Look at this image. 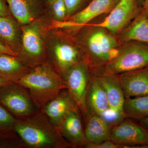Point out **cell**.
Segmentation results:
<instances>
[{
    "mask_svg": "<svg viewBox=\"0 0 148 148\" xmlns=\"http://www.w3.org/2000/svg\"><path fill=\"white\" fill-rule=\"evenodd\" d=\"M79 29L76 41L90 71L103 68L115 57L121 44L118 36L93 24Z\"/></svg>",
    "mask_w": 148,
    "mask_h": 148,
    "instance_id": "cell-1",
    "label": "cell"
},
{
    "mask_svg": "<svg viewBox=\"0 0 148 148\" xmlns=\"http://www.w3.org/2000/svg\"><path fill=\"white\" fill-rule=\"evenodd\" d=\"M14 129L25 148H71L62 137L59 128L40 110L31 116L17 119Z\"/></svg>",
    "mask_w": 148,
    "mask_h": 148,
    "instance_id": "cell-2",
    "label": "cell"
},
{
    "mask_svg": "<svg viewBox=\"0 0 148 148\" xmlns=\"http://www.w3.org/2000/svg\"><path fill=\"white\" fill-rule=\"evenodd\" d=\"M17 83L26 88L38 109L67 88L64 79L48 64L32 68Z\"/></svg>",
    "mask_w": 148,
    "mask_h": 148,
    "instance_id": "cell-3",
    "label": "cell"
},
{
    "mask_svg": "<svg viewBox=\"0 0 148 148\" xmlns=\"http://www.w3.org/2000/svg\"><path fill=\"white\" fill-rule=\"evenodd\" d=\"M148 65V43L129 41L121 43L115 57L103 68L119 75Z\"/></svg>",
    "mask_w": 148,
    "mask_h": 148,
    "instance_id": "cell-4",
    "label": "cell"
},
{
    "mask_svg": "<svg viewBox=\"0 0 148 148\" xmlns=\"http://www.w3.org/2000/svg\"><path fill=\"white\" fill-rule=\"evenodd\" d=\"M0 104L17 119L31 116L40 110L26 88L9 82L0 88Z\"/></svg>",
    "mask_w": 148,
    "mask_h": 148,
    "instance_id": "cell-5",
    "label": "cell"
},
{
    "mask_svg": "<svg viewBox=\"0 0 148 148\" xmlns=\"http://www.w3.org/2000/svg\"><path fill=\"white\" fill-rule=\"evenodd\" d=\"M90 74V68L83 59L69 69L63 77L67 89L78 106L84 119L88 115L85 100Z\"/></svg>",
    "mask_w": 148,
    "mask_h": 148,
    "instance_id": "cell-6",
    "label": "cell"
},
{
    "mask_svg": "<svg viewBox=\"0 0 148 148\" xmlns=\"http://www.w3.org/2000/svg\"><path fill=\"white\" fill-rule=\"evenodd\" d=\"M110 140L120 148H148V130L125 119L112 128Z\"/></svg>",
    "mask_w": 148,
    "mask_h": 148,
    "instance_id": "cell-7",
    "label": "cell"
},
{
    "mask_svg": "<svg viewBox=\"0 0 148 148\" xmlns=\"http://www.w3.org/2000/svg\"><path fill=\"white\" fill-rule=\"evenodd\" d=\"M23 51L18 58L26 66L33 68L46 63V56L39 28L31 24L23 29Z\"/></svg>",
    "mask_w": 148,
    "mask_h": 148,
    "instance_id": "cell-8",
    "label": "cell"
},
{
    "mask_svg": "<svg viewBox=\"0 0 148 148\" xmlns=\"http://www.w3.org/2000/svg\"><path fill=\"white\" fill-rule=\"evenodd\" d=\"M66 39L57 42L51 53L50 63L47 64L63 78L69 69L84 59L76 41Z\"/></svg>",
    "mask_w": 148,
    "mask_h": 148,
    "instance_id": "cell-9",
    "label": "cell"
},
{
    "mask_svg": "<svg viewBox=\"0 0 148 148\" xmlns=\"http://www.w3.org/2000/svg\"><path fill=\"white\" fill-rule=\"evenodd\" d=\"M142 7L138 0H119L103 21L93 24L104 27L118 36L135 18Z\"/></svg>",
    "mask_w": 148,
    "mask_h": 148,
    "instance_id": "cell-10",
    "label": "cell"
},
{
    "mask_svg": "<svg viewBox=\"0 0 148 148\" xmlns=\"http://www.w3.org/2000/svg\"><path fill=\"white\" fill-rule=\"evenodd\" d=\"M91 72L98 78L106 90L109 110L125 118L123 112L125 98L119 75L107 71L103 68Z\"/></svg>",
    "mask_w": 148,
    "mask_h": 148,
    "instance_id": "cell-11",
    "label": "cell"
},
{
    "mask_svg": "<svg viewBox=\"0 0 148 148\" xmlns=\"http://www.w3.org/2000/svg\"><path fill=\"white\" fill-rule=\"evenodd\" d=\"M78 109L69 90L65 88L46 103L40 111L52 124L58 127L70 112Z\"/></svg>",
    "mask_w": 148,
    "mask_h": 148,
    "instance_id": "cell-12",
    "label": "cell"
},
{
    "mask_svg": "<svg viewBox=\"0 0 148 148\" xmlns=\"http://www.w3.org/2000/svg\"><path fill=\"white\" fill-rule=\"evenodd\" d=\"M119 0H92L85 7L62 22L65 28L79 29L94 18L109 13Z\"/></svg>",
    "mask_w": 148,
    "mask_h": 148,
    "instance_id": "cell-13",
    "label": "cell"
},
{
    "mask_svg": "<svg viewBox=\"0 0 148 148\" xmlns=\"http://www.w3.org/2000/svg\"><path fill=\"white\" fill-rule=\"evenodd\" d=\"M79 109L70 112L59 126L62 137L71 148H84L89 143L85 134Z\"/></svg>",
    "mask_w": 148,
    "mask_h": 148,
    "instance_id": "cell-14",
    "label": "cell"
},
{
    "mask_svg": "<svg viewBox=\"0 0 148 148\" xmlns=\"http://www.w3.org/2000/svg\"><path fill=\"white\" fill-rule=\"evenodd\" d=\"M119 76L125 98L148 95V65Z\"/></svg>",
    "mask_w": 148,
    "mask_h": 148,
    "instance_id": "cell-15",
    "label": "cell"
},
{
    "mask_svg": "<svg viewBox=\"0 0 148 148\" xmlns=\"http://www.w3.org/2000/svg\"><path fill=\"white\" fill-rule=\"evenodd\" d=\"M85 103L88 114L101 116L109 108L106 90L98 78L91 72Z\"/></svg>",
    "mask_w": 148,
    "mask_h": 148,
    "instance_id": "cell-16",
    "label": "cell"
},
{
    "mask_svg": "<svg viewBox=\"0 0 148 148\" xmlns=\"http://www.w3.org/2000/svg\"><path fill=\"white\" fill-rule=\"evenodd\" d=\"M118 37L121 43L129 41L148 43V15L143 7Z\"/></svg>",
    "mask_w": 148,
    "mask_h": 148,
    "instance_id": "cell-17",
    "label": "cell"
},
{
    "mask_svg": "<svg viewBox=\"0 0 148 148\" xmlns=\"http://www.w3.org/2000/svg\"><path fill=\"white\" fill-rule=\"evenodd\" d=\"M84 120L85 134L89 143L99 144L110 140L112 127L101 116L88 114Z\"/></svg>",
    "mask_w": 148,
    "mask_h": 148,
    "instance_id": "cell-18",
    "label": "cell"
},
{
    "mask_svg": "<svg viewBox=\"0 0 148 148\" xmlns=\"http://www.w3.org/2000/svg\"><path fill=\"white\" fill-rule=\"evenodd\" d=\"M9 9L16 20L22 24H30L34 13L41 9L45 0H6Z\"/></svg>",
    "mask_w": 148,
    "mask_h": 148,
    "instance_id": "cell-19",
    "label": "cell"
},
{
    "mask_svg": "<svg viewBox=\"0 0 148 148\" xmlns=\"http://www.w3.org/2000/svg\"><path fill=\"white\" fill-rule=\"evenodd\" d=\"M30 70L16 56L0 54V77L7 81L17 83Z\"/></svg>",
    "mask_w": 148,
    "mask_h": 148,
    "instance_id": "cell-20",
    "label": "cell"
},
{
    "mask_svg": "<svg viewBox=\"0 0 148 148\" xmlns=\"http://www.w3.org/2000/svg\"><path fill=\"white\" fill-rule=\"evenodd\" d=\"M123 112L125 118L140 120L148 117V95L125 98Z\"/></svg>",
    "mask_w": 148,
    "mask_h": 148,
    "instance_id": "cell-21",
    "label": "cell"
},
{
    "mask_svg": "<svg viewBox=\"0 0 148 148\" xmlns=\"http://www.w3.org/2000/svg\"><path fill=\"white\" fill-rule=\"evenodd\" d=\"M17 38L16 24L8 16H0V38L7 44L12 45Z\"/></svg>",
    "mask_w": 148,
    "mask_h": 148,
    "instance_id": "cell-22",
    "label": "cell"
},
{
    "mask_svg": "<svg viewBox=\"0 0 148 148\" xmlns=\"http://www.w3.org/2000/svg\"><path fill=\"white\" fill-rule=\"evenodd\" d=\"M23 148L24 143L14 130L0 131V148Z\"/></svg>",
    "mask_w": 148,
    "mask_h": 148,
    "instance_id": "cell-23",
    "label": "cell"
},
{
    "mask_svg": "<svg viewBox=\"0 0 148 148\" xmlns=\"http://www.w3.org/2000/svg\"><path fill=\"white\" fill-rule=\"evenodd\" d=\"M17 119L0 104V131L14 130Z\"/></svg>",
    "mask_w": 148,
    "mask_h": 148,
    "instance_id": "cell-24",
    "label": "cell"
},
{
    "mask_svg": "<svg viewBox=\"0 0 148 148\" xmlns=\"http://www.w3.org/2000/svg\"><path fill=\"white\" fill-rule=\"evenodd\" d=\"M46 3L50 6L57 20L62 21L67 18V12L64 0H52Z\"/></svg>",
    "mask_w": 148,
    "mask_h": 148,
    "instance_id": "cell-25",
    "label": "cell"
},
{
    "mask_svg": "<svg viewBox=\"0 0 148 148\" xmlns=\"http://www.w3.org/2000/svg\"><path fill=\"white\" fill-rule=\"evenodd\" d=\"M88 0H64L67 12V18L82 10L88 4Z\"/></svg>",
    "mask_w": 148,
    "mask_h": 148,
    "instance_id": "cell-26",
    "label": "cell"
},
{
    "mask_svg": "<svg viewBox=\"0 0 148 148\" xmlns=\"http://www.w3.org/2000/svg\"><path fill=\"white\" fill-rule=\"evenodd\" d=\"M85 148H120L119 145H117L110 140L105 141L99 144L88 143L85 146Z\"/></svg>",
    "mask_w": 148,
    "mask_h": 148,
    "instance_id": "cell-27",
    "label": "cell"
},
{
    "mask_svg": "<svg viewBox=\"0 0 148 148\" xmlns=\"http://www.w3.org/2000/svg\"><path fill=\"white\" fill-rule=\"evenodd\" d=\"M9 10L6 0H0V16H8Z\"/></svg>",
    "mask_w": 148,
    "mask_h": 148,
    "instance_id": "cell-28",
    "label": "cell"
},
{
    "mask_svg": "<svg viewBox=\"0 0 148 148\" xmlns=\"http://www.w3.org/2000/svg\"><path fill=\"white\" fill-rule=\"evenodd\" d=\"M5 53L17 57V53L0 41V54Z\"/></svg>",
    "mask_w": 148,
    "mask_h": 148,
    "instance_id": "cell-29",
    "label": "cell"
},
{
    "mask_svg": "<svg viewBox=\"0 0 148 148\" xmlns=\"http://www.w3.org/2000/svg\"><path fill=\"white\" fill-rule=\"evenodd\" d=\"M139 124L148 130V117L139 121Z\"/></svg>",
    "mask_w": 148,
    "mask_h": 148,
    "instance_id": "cell-30",
    "label": "cell"
},
{
    "mask_svg": "<svg viewBox=\"0 0 148 148\" xmlns=\"http://www.w3.org/2000/svg\"><path fill=\"white\" fill-rule=\"evenodd\" d=\"M10 82L7 81L6 80L0 77V88L1 87L5 85L8 83Z\"/></svg>",
    "mask_w": 148,
    "mask_h": 148,
    "instance_id": "cell-31",
    "label": "cell"
},
{
    "mask_svg": "<svg viewBox=\"0 0 148 148\" xmlns=\"http://www.w3.org/2000/svg\"><path fill=\"white\" fill-rule=\"evenodd\" d=\"M142 7L146 11L148 15V0H146V1L144 3Z\"/></svg>",
    "mask_w": 148,
    "mask_h": 148,
    "instance_id": "cell-32",
    "label": "cell"
},
{
    "mask_svg": "<svg viewBox=\"0 0 148 148\" xmlns=\"http://www.w3.org/2000/svg\"><path fill=\"white\" fill-rule=\"evenodd\" d=\"M138 1L139 5L142 7L144 3L146 1V0H138Z\"/></svg>",
    "mask_w": 148,
    "mask_h": 148,
    "instance_id": "cell-33",
    "label": "cell"
},
{
    "mask_svg": "<svg viewBox=\"0 0 148 148\" xmlns=\"http://www.w3.org/2000/svg\"><path fill=\"white\" fill-rule=\"evenodd\" d=\"M52 0H45L46 1V2H49L51 1H52Z\"/></svg>",
    "mask_w": 148,
    "mask_h": 148,
    "instance_id": "cell-34",
    "label": "cell"
}]
</instances>
